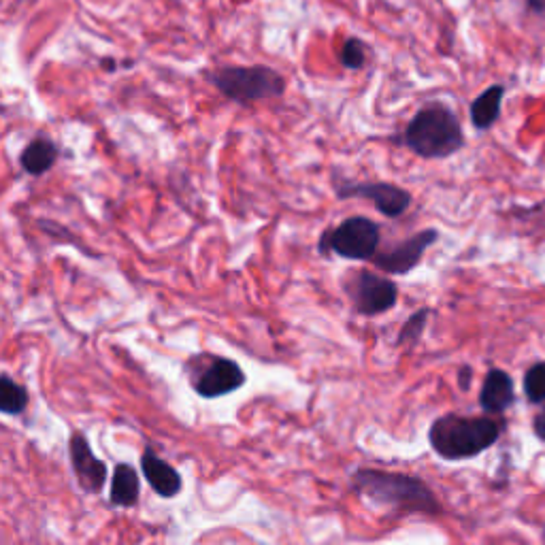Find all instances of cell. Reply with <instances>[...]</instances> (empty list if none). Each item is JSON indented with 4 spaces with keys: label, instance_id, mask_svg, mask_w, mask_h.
<instances>
[{
    "label": "cell",
    "instance_id": "e0dca14e",
    "mask_svg": "<svg viewBox=\"0 0 545 545\" xmlns=\"http://www.w3.org/2000/svg\"><path fill=\"white\" fill-rule=\"evenodd\" d=\"M524 392L531 403L545 401V362L531 367L524 375Z\"/></svg>",
    "mask_w": 545,
    "mask_h": 545
},
{
    "label": "cell",
    "instance_id": "2e32d148",
    "mask_svg": "<svg viewBox=\"0 0 545 545\" xmlns=\"http://www.w3.org/2000/svg\"><path fill=\"white\" fill-rule=\"evenodd\" d=\"M30 403L28 390L11 379L7 373L0 375V414L22 416Z\"/></svg>",
    "mask_w": 545,
    "mask_h": 545
},
{
    "label": "cell",
    "instance_id": "52a82bcc",
    "mask_svg": "<svg viewBox=\"0 0 545 545\" xmlns=\"http://www.w3.org/2000/svg\"><path fill=\"white\" fill-rule=\"evenodd\" d=\"M339 198H362L377 207L386 218H401L411 205V194L388 181H335Z\"/></svg>",
    "mask_w": 545,
    "mask_h": 545
},
{
    "label": "cell",
    "instance_id": "ffe728a7",
    "mask_svg": "<svg viewBox=\"0 0 545 545\" xmlns=\"http://www.w3.org/2000/svg\"><path fill=\"white\" fill-rule=\"evenodd\" d=\"M471 377H473L471 367H462V369H460V373H458V384H460L462 390H469V386H471Z\"/></svg>",
    "mask_w": 545,
    "mask_h": 545
},
{
    "label": "cell",
    "instance_id": "4fadbf2b",
    "mask_svg": "<svg viewBox=\"0 0 545 545\" xmlns=\"http://www.w3.org/2000/svg\"><path fill=\"white\" fill-rule=\"evenodd\" d=\"M139 497H141V482H139L137 469L128 465V462H118L111 477V490H109L111 503L115 507L130 509L139 503Z\"/></svg>",
    "mask_w": 545,
    "mask_h": 545
},
{
    "label": "cell",
    "instance_id": "8fae6325",
    "mask_svg": "<svg viewBox=\"0 0 545 545\" xmlns=\"http://www.w3.org/2000/svg\"><path fill=\"white\" fill-rule=\"evenodd\" d=\"M141 471L147 484H150V488L158 494L160 499H175L177 494L184 490V480H181L179 471L173 465H169L167 460L156 456L154 450L143 452Z\"/></svg>",
    "mask_w": 545,
    "mask_h": 545
},
{
    "label": "cell",
    "instance_id": "6da1fadb",
    "mask_svg": "<svg viewBox=\"0 0 545 545\" xmlns=\"http://www.w3.org/2000/svg\"><path fill=\"white\" fill-rule=\"evenodd\" d=\"M352 488L375 505L390 507L405 514H439L435 492L416 475L382 469H356Z\"/></svg>",
    "mask_w": 545,
    "mask_h": 545
},
{
    "label": "cell",
    "instance_id": "5b68a950",
    "mask_svg": "<svg viewBox=\"0 0 545 545\" xmlns=\"http://www.w3.org/2000/svg\"><path fill=\"white\" fill-rule=\"evenodd\" d=\"M382 230L369 218L354 216L328 230L320 239V254H337L345 260H373Z\"/></svg>",
    "mask_w": 545,
    "mask_h": 545
},
{
    "label": "cell",
    "instance_id": "603a6c76",
    "mask_svg": "<svg viewBox=\"0 0 545 545\" xmlns=\"http://www.w3.org/2000/svg\"><path fill=\"white\" fill-rule=\"evenodd\" d=\"M103 64H105V66H107V71H115V66H118V64H115V62H113V60H105V62H103Z\"/></svg>",
    "mask_w": 545,
    "mask_h": 545
},
{
    "label": "cell",
    "instance_id": "ba28073f",
    "mask_svg": "<svg viewBox=\"0 0 545 545\" xmlns=\"http://www.w3.org/2000/svg\"><path fill=\"white\" fill-rule=\"evenodd\" d=\"M247 382L245 371L241 369L239 362L220 356H205V362L192 377V386L196 394H201L203 399L213 401L243 388Z\"/></svg>",
    "mask_w": 545,
    "mask_h": 545
},
{
    "label": "cell",
    "instance_id": "3957f363",
    "mask_svg": "<svg viewBox=\"0 0 545 545\" xmlns=\"http://www.w3.org/2000/svg\"><path fill=\"white\" fill-rule=\"evenodd\" d=\"M501 426L492 418H467L448 414L431 424L428 441L443 460H465L480 456L499 441Z\"/></svg>",
    "mask_w": 545,
    "mask_h": 545
},
{
    "label": "cell",
    "instance_id": "5bb4252c",
    "mask_svg": "<svg viewBox=\"0 0 545 545\" xmlns=\"http://www.w3.org/2000/svg\"><path fill=\"white\" fill-rule=\"evenodd\" d=\"M505 96V86H490L471 103V124L477 130H488L497 124L501 115V105Z\"/></svg>",
    "mask_w": 545,
    "mask_h": 545
},
{
    "label": "cell",
    "instance_id": "7c38bea8",
    "mask_svg": "<svg viewBox=\"0 0 545 545\" xmlns=\"http://www.w3.org/2000/svg\"><path fill=\"white\" fill-rule=\"evenodd\" d=\"M514 403V382L511 377L501 371V369H492L486 379L480 392V405L490 416L503 414V411Z\"/></svg>",
    "mask_w": 545,
    "mask_h": 545
},
{
    "label": "cell",
    "instance_id": "7402d4cb",
    "mask_svg": "<svg viewBox=\"0 0 545 545\" xmlns=\"http://www.w3.org/2000/svg\"><path fill=\"white\" fill-rule=\"evenodd\" d=\"M526 3L533 11H539V13L545 11V0H526Z\"/></svg>",
    "mask_w": 545,
    "mask_h": 545
},
{
    "label": "cell",
    "instance_id": "9c48e42d",
    "mask_svg": "<svg viewBox=\"0 0 545 545\" xmlns=\"http://www.w3.org/2000/svg\"><path fill=\"white\" fill-rule=\"evenodd\" d=\"M439 239V233L435 228H426V230H420L418 235L409 237L405 241H401L396 247H392V250L388 252H377L373 256V264L384 273H390V275H407L409 271H414L424 252L431 247L435 241Z\"/></svg>",
    "mask_w": 545,
    "mask_h": 545
},
{
    "label": "cell",
    "instance_id": "d6986e66",
    "mask_svg": "<svg viewBox=\"0 0 545 545\" xmlns=\"http://www.w3.org/2000/svg\"><path fill=\"white\" fill-rule=\"evenodd\" d=\"M367 62V45L360 39H348L341 47V64L345 69L358 71Z\"/></svg>",
    "mask_w": 545,
    "mask_h": 545
},
{
    "label": "cell",
    "instance_id": "ac0fdd59",
    "mask_svg": "<svg viewBox=\"0 0 545 545\" xmlns=\"http://www.w3.org/2000/svg\"><path fill=\"white\" fill-rule=\"evenodd\" d=\"M428 309H420L416 311L414 316H411L399 333V339H396V345H416L420 339H422V333H424V326L428 322Z\"/></svg>",
    "mask_w": 545,
    "mask_h": 545
},
{
    "label": "cell",
    "instance_id": "44dd1931",
    "mask_svg": "<svg viewBox=\"0 0 545 545\" xmlns=\"http://www.w3.org/2000/svg\"><path fill=\"white\" fill-rule=\"evenodd\" d=\"M535 435L545 441V407L539 411L537 418H535Z\"/></svg>",
    "mask_w": 545,
    "mask_h": 545
},
{
    "label": "cell",
    "instance_id": "277c9868",
    "mask_svg": "<svg viewBox=\"0 0 545 545\" xmlns=\"http://www.w3.org/2000/svg\"><path fill=\"white\" fill-rule=\"evenodd\" d=\"M228 101L239 105H252L258 101H271L286 92V79L271 66H222L209 75Z\"/></svg>",
    "mask_w": 545,
    "mask_h": 545
},
{
    "label": "cell",
    "instance_id": "9a60e30c",
    "mask_svg": "<svg viewBox=\"0 0 545 545\" xmlns=\"http://www.w3.org/2000/svg\"><path fill=\"white\" fill-rule=\"evenodd\" d=\"M56 160H58L56 143L49 141V139H35L24 147V152L20 156V167L28 175L41 177L54 167Z\"/></svg>",
    "mask_w": 545,
    "mask_h": 545
},
{
    "label": "cell",
    "instance_id": "7a4b0ae2",
    "mask_svg": "<svg viewBox=\"0 0 545 545\" xmlns=\"http://www.w3.org/2000/svg\"><path fill=\"white\" fill-rule=\"evenodd\" d=\"M403 143L420 158L439 160L450 158L465 147V132L448 105L431 103L407 124Z\"/></svg>",
    "mask_w": 545,
    "mask_h": 545
},
{
    "label": "cell",
    "instance_id": "8992f818",
    "mask_svg": "<svg viewBox=\"0 0 545 545\" xmlns=\"http://www.w3.org/2000/svg\"><path fill=\"white\" fill-rule=\"evenodd\" d=\"M345 294L352 301V307L360 316H382L399 301V286L392 279L371 271L352 273L343 284Z\"/></svg>",
    "mask_w": 545,
    "mask_h": 545
},
{
    "label": "cell",
    "instance_id": "30bf717a",
    "mask_svg": "<svg viewBox=\"0 0 545 545\" xmlns=\"http://www.w3.org/2000/svg\"><path fill=\"white\" fill-rule=\"evenodd\" d=\"M69 458L81 490L98 494L107 482V465L98 458L84 433H73L69 439Z\"/></svg>",
    "mask_w": 545,
    "mask_h": 545
}]
</instances>
